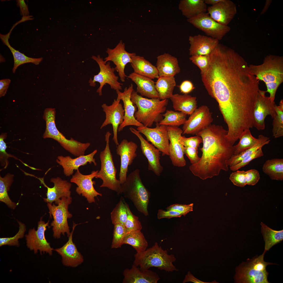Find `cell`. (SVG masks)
Returning a JSON list of instances; mask_svg holds the SVG:
<instances>
[{"mask_svg":"<svg viewBox=\"0 0 283 283\" xmlns=\"http://www.w3.org/2000/svg\"><path fill=\"white\" fill-rule=\"evenodd\" d=\"M181 143L184 147H189L198 148L200 144L202 143V138L197 135L186 138L182 136L180 138Z\"/></svg>","mask_w":283,"mask_h":283,"instance_id":"obj_53","label":"cell"},{"mask_svg":"<svg viewBox=\"0 0 283 283\" xmlns=\"http://www.w3.org/2000/svg\"><path fill=\"white\" fill-rule=\"evenodd\" d=\"M128 204L124 199L121 197L119 201L111 213V217L112 224H125L127 217Z\"/></svg>","mask_w":283,"mask_h":283,"instance_id":"obj_44","label":"cell"},{"mask_svg":"<svg viewBox=\"0 0 283 283\" xmlns=\"http://www.w3.org/2000/svg\"><path fill=\"white\" fill-rule=\"evenodd\" d=\"M91 58L97 63L100 71L98 74L94 76L93 80L91 79L90 80L89 83L90 85L93 86L96 85V82L100 83V86L96 91L99 95H102V89L103 86L106 84H109L111 89L116 91L122 90V86L123 84L118 82V77L114 73L115 68L111 67L110 61L106 63L103 58L101 57L100 55L97 56H92Z\"/></svg>","mask_w":283,"mask_h":283,"instance_id":"obj_10","label":"cell"},{"mask_svg":"<svg viewBox=\"0 0 283 283\" xmlns=\"http://www.w3.org/2000/svg\"><path fill=\"white\" fill-rule=\"evenodd\" d=\"M182 214L178 212L173 210H159L157 213V217L159 219L163 218L170 219L172 217H180Z\"/></svg>","mask_w":283,"mask_h":283,"instance_id":"obj_57","label":"cell"},{"mask_svg":"<svg viewBox=\"0 0 283 283\" xmlns=\"http://www.w3.org/2000/svg\"><path fill=\"white\" fill-rule=\"evenodd\" d=\"M9 79H4L0 80V97L4 96L6 94L10 83Z\"/></svg>","mask_w":283,"mask_h":283,"instance_id":"obj_59","label":"cell"},{"mask_svg":"<svg viewBox=\"0 0 283 283\" xmlns=\"http://www.w3.org/2000/svg\"><path fill=\"white\" fill-rule=\"evenodd\" d=\"M262 170L272 180H283V159H274L266 160L263 165Z\"/></svg>","mask_w":283,"mask_h":283,"instance_id":"obj_38","label":"cell"},{"mask_svg":"<svg viewBox=\"0 0 283 283\" xmlns=\"http://www.w3.org/2000/svg\"><path fill=\"white\" fill-rule=\"evenodd\" d=\"M193 203L188 205L175 204L170 205L166 210H173L181 213L185 216L188 213L193 210Z\"/></svg>","mask_w":283,"mask_h":283,"instance_id":"obj_54","label":"cell"},{"mask_svg":"<svg viewBox=\"0 0 283 283\" xmlns=\"http://www.w3.org/2000/svg\"><path fill=\"white\" fill-rule=\"evenodd\" d=\"M128 215L126 222L124 225L126 233L135 231H141L142 227L139 217L134 215L131 212L128 204L127 206Z\"/></svg>","mask_w":283,"mask_h":283,"instance_id":"obj_48","label":"cell"},{"mask_svg":"<svg viewBox=\"0 0 283 283\" xmlns=\"http://www.w3.org/2000/svg\"><path fill=\"white\" fill-rule=\"evenodd\" d=\"M156 123L154 128L143 126L138 127L137 130L144 134L147 141L158 149L162 156L169 155V143L167 126L160 125L159 122Z\"/></svg>","mask_w":283,"mask_h":283,"instance_id":"obj_16","label":"cell"},{"mask_svg":"<svg viewBox=\"0 0 283 283\" xmlns=\"http://www.w3.org/2000/svg\"><path fill=\"white\" fill-rule=\"evenodd\" d=\"M189 59L193 63L199 67L200 70L201 75L206 72L209 64V55L191 56Z\"/></svg>","mask_w":283,"mask_h":283,"instance_id":"obj_50","label":"cell"},{"mask_svg":"<svg viewBox=\"0 0 283 283\" xmlns=\"http://www.w3.org/2000/svg\"><path fill=\"white\" fill-rule=\"evenodd\" d=\"M249 66L257 79L265 84L266 92L269 94L271 101L274 102L277 90L283 82V57L270 55L265 58L262 64Z\"/></svg>","mask_w":283,"mask_h":283,"instance_id":"obj_3","label":"cell"},{"mask_svg":"<svg viewBox=\"0 0 283 283\" xmlns=\"http://www.w3.org/2000/svg\"><path fill=\"white\" fill-rule=\"evenodd\" d=\"M78 224L73 222L72 230L68 237V241L61 248L54 250L61 256L63 264L67 266L76 267L84 261L83 256L78 251L72 240L74 230Z\"/></svg>","mask_w":283,"mask_h":283,"instance_id":"obj_26","label":"cell"},{"mask_svg":"<svg viewBox=\"0 0 283 283\" xmlns=\"http://www.w3.org/2000/svg\"><path fill=\"white\" fill-rule=\"evenodd\" d=\"M276 115L273 118L272 132L273 136L277 138L283 136V100L280 101L279 105L275 104Z\"/></svg>","mask_w":283,"mask_h":283,"instance_id":"obj_45","label":"cell"},{"mask_svg":"<svg viewBox=\"0 0 283 283\" xmlns=\"http://www.w3.org/2000/svg\"><path fill=\"white\" fill-rule=\"evenodd\" d=\"M261 232L265 242L264 250L268 251L275 245L281 242L283 240V230L277 231L268 227L262 222Z\"/></svg>","mask_w":283,"mask_h":283,"instance_id":"obj_37","label":"cell"},{"mask_svg":"<svg viewBox=\"0 0 283 283\" xmlns=\"http://www.w3.org/2000/svg\"><path fill=\"white\" fill-rule=\"evenodd\" d=\"M47 189V198H43L44 201L51 204L54 202L58 205L59 201L63 197H70L71 192L70 190L72 184L66 180H63L59 177L51 179L50 182L54 184V186L50 188L45 183L43 178H37Z\"/></svg>","mask_w":283,"mask_h":283,"instance_id":"obj_25","label":"cell"},{"mask_svg":"<svg viewBox=\"0 0 283 283\" xmlns=\"http://www.w3.org/2000/svg\"><path fill=\"white\" fill-rule=\"evenodd\" d=\"M137 148L135 143L125 139L117 146L116 153L120 156L121 159L119 180L121 184L126 180L128 166L132 164L137 156L136 152Z\"/></svg>","mask_w":283,"mask_h":283,"instance_id":"obj_21","label":"cell"},{"mask_svg":"<svg viewBox=\"0 0 283 283\" xmlns=\"http://www.w3.org/2000/svg\"><path fill=\"white\" fill-rule=\"evenodd\" d=\"M7 136V133H3L0 136V159L1 165L6 168L8 164V159L9 157L18 159L15 157L8 154L6 151L7 148L6 143L4 141Z\"/></svg>","mask_w":283,"mask_h":283,"instance_id":"obj_49","label":"cell"},{"mask_svg":"<svg viewBox=\"0 0 283 283\" xmlns=\"http://www.w3.org/2000/svg\"><path fill=\"white\" fill-rule=\"evenodd\" d=\"M49 222L45 223L42 220V217L38 222L37 229L34 228L29 230L28 234L25 235L26 246L30 251H33L35 254L40 251V254L42 253L52 255L53 249L51 247L50 243L47 241L45 236L46 227H49Z\"/></svg>","mask_w":283,"mask_h":283,"instance_id":"obj_15","label":"cell"},{"mask_svg":"<svg viewBox=\"0 0 283 283\" xmlns=\"http://www.w3.org/2000/svg\"><path fill=\"white\" fill-rule=\"evenodd\" d=\"M133 264L143 271L155 267L167 272L178 271L173 264L176 259L174 255L169 254L167 250L163 249L157 242L151 247L134 255Z\"/></svg>","mask_w":283,"mask_h":283,"instance_id":"obj_5","label":"cell"},{"mask_svg":"<svg viewBox=\"0 0 283 283\" xmlns=\"http://www.w3.org/2000/svg\"><path fill=\"white\" fill-rule=\"evenodd\" d=\"M227 132L221 126L211 124L196 134L202 138L203 146L199 161L189 167L194 176L204 180L218 176L222 170L228 171L227 162L234 149L233 144L225 137Z\"/></svg>","mask_w":283,"mask_h":283,"instance_id":"obj_2","label":"cell"},{"mask_svg":"<svg viewBox=\"0 0 283 283\" xmlns=\"http://www.w3.org/2000/svg\"><path fill=\"white\" fill-rule=\"evenodd\" d=\"M207 11L214 20L222 25L228 26L237 13L236 5L230 0H221L213 6L208 7Z\"/></svg>","mask_w":283,"mask_h":283,"instance_id":"obj_24","label":"cell"},{"mask_svg":"<svg viewBox=\"0 0 283 283\" xmlns=\"http://www.w3.org/2000/svg\"><path fill=\"white\" fill-rule=\"evenodd\" d=\"M98 171V170L93 171L90 174L84 175L78 169L70 179L71 182L75 184L77 186L76 189V192L86 198L89 203L95 202V198L97 196L102 195L101 193L95 189L94 185L95 184V182L92 181V179L96 176Z\"/></svg>","mask_w":283,"mask_h":283,"instance_id":"obj_18","label":"cell"},{"mask_svg":"<svg viewBox=\"0 0 283 283\" xmlns=\"http://www.w3.org/2000/svg\"><path fill=\"white\" fill-rule=\"evenodd\" d=\"M207 8L204 0H181L178 4L179 9L187 19L206 13Z\"/></svg>","mask_w":283,"mask_h":283,"instance_id":"obj_35","label":"cell"},{"mask_svg":"<svg viewBox=\"0 0 283 283\" xmlns=\"http://www.w3.org/2000/svg\"><path fill=\"white\" fill-rule=\"evenodd\" d=\"M155 84L156 90L161 100L170 98L176 85L174 77L159 76Z\"/></svg>","mask_w":283,"mask_h":283,"instance_id":"obj_36","label":"cell"},{"mask_svg":"<svg viewBox=\"0 0 283 283\" xmlns=\"http://www.w3.org/2000/svg\"><path fill=\"white\" fill-rule=\"evenodd\" d=\"M122 193L133 203L138 211L145 216L149 215L148 207L150 193L142 182L139 169L129 173L126 181L121 184L117 194Z\"/></svg>","mask_w":283,"mask_h":283,"instance_id":"obj_7","label":"cell"},{"mask_svg":"<svg viewBox=\"0 0 283 283\" xmlns=\"http://www.w3.org/2000/svg\"><path fill=\"white\" fill-rule=\"evenodd\" d=\"M187 21L206 35L219 41L221 40L231 29L228 26L222 25L215 21L208 13H201L188 19Z\"/></svg>","mask_w":283,"mask_h":283,"instance_id":"obj_11","label":"cell"},{"mask_svg":"<svg viewBox=\"0 0 283 283\" xmlns=\"http://www.w3.org/2000/svg\"><path fill=\"white\" fill-rule=\"evenodd\" d=\"M14 177L13 175L9 173L6 174L3 177L0 176V201L13 209H15L18 203L13 202L11 200L8 192L13 181Z\"/></svg>","mask_w":283,"mask_h":283,"instance_id":"obj_41","label":"cell"},{"mask_svg":"<svg viewBox=\"0 0 283 283\" xmlns=\"http://www.w3.org/2000/svg\"><path fill=\"white\" fill-rule=\"evenodd\" d=\"M262 149L260 148L252 154L245 157L237 164L230 166V169L233 171H235L248 164L253 159L263 156L264 154Z\"/></svg>","mask_w":283,"mask_h":283,"instance_id":"obj_51","label":"cell"},{"mask_svg":"<svg viewBox=\"0 0 283 283\" xmlns=\"http://www.w3.org/2000/svg\"><path fill=\"white\" fill-rule=\"evenodd\" d=\"M131 100L138 108L134 113L135 118L145 126L151 127L154 123H159L163 119L161 114L166 111L168 99L145 98L133 90Z\"/></svg>","mask_w":283,"mask_h":283,"instance_id":"obj_4","label":"cell"},{"mask_svg":"<svg viewBox=\"0 0 283 283\" xmlns=\"http://www.w3.org/2000/svg\"><path fill=\"white\" fill-rule=\"evenodd\" d=\"M14 26H13L7 34L6 35L0 34V38L2 42L8 47L13 55L14 60V65L12 69L13 73H15L17 68L21 65L25 63H31L36 65H37L39 64L43 59L42 57L32 58L28 57L18 50H16L10 46L8 41V39Z\"/></svg>","mask_w":283,"mask_h":283,"instance_id":"obj_34","label":"cell"},{"mask_svg":"<svg viewBox=\"0 0 283 283\" xmlns=\"http://www.w3.org/2000/svg\"><path fill=\"white\" fill-rule=\"evenodd\" d=\"M189 41L191 56L210 55L219 43L216 39L200 34L190 36Z\"/></svg>","mask_w":283,"mask_h":283,"instance_id":"obj_28","label":"cell"},{"mask_svg":"<svg viewBox=\"0 0 283 283\" xmlns=\"http://www.w3.org/2000/svg\"><path fill=\"white\" fill-rule=\"evenodd\" d=\"M133 90V85L131 84L128 88L125 87L123 92L118 90H116L117 94L116 99L122 101L124 111V121L118 128V132L122 131L127 126H133L138 127L144 126L138 122L134 117L137 107L133 104L131 100V94Z\"/></svg>","mask_w":283,"mask_h":283,"instance_id":"obj_23","label":"cell"},{"mask_svg":"<svg viewBox=\"0 0 283 283\" xmlns=\"http://www.w3.org/2000/svg\"><path fill=\"white\" fill-rule=\"evenodd\" d=\"M106 52L108 56L104 59L106 63L110 61H112L116 65L115 70L118 73L120 80L122 82L125 81L127 76L126 74L124 69L126 65L132 61V56L136 54L135 53H130L125 49V45L122 40H121L116 46L113 49L107 48Z\"/></svg>","mask_w":283,"mask_h":283,"instance_id":"obj_17","label":"cell"},{"mask_svg":"<svg viewBox=\"0 0 283 283\" xmlns=\"http://www.w3.org/2000/svg\"><path fill=\"white\" fill-rule=\"evenodd\" d=\"M120 100L115 99L110 106L104 104L101 105L103 111L106 115V118L100 128L108 124H112L113 132V140L116 146L119 144L117 138V132L119 126L123 123L124 119V111Z\"/></svg>","mask_w":283,"mask_h":283,"instance_id":"obj_20","label":"cell"},{"mask_svg":"<svg viewBox=\"0 0 283 283\" xmlns=\"http://www.w3.org/2000/svg\"><path fill=\"white\" fill-rule=\"evenodd\" d=\"M97 152V150L96 149L89 154L80 156L75 158H72L69 156H59L56 161L63 167L64 175L66 176L69 177L73 174L74 171L79 169L80 167L86 165L88 163H93L95 166H96L97 163L94 157Z\"/></svg>","mask_w":283,"mask_h":283,"instance_id":"obj_27","label":"cell"},{"mask_svg":"<svg viewBox=\"0 0 283 283\" xmlns=\"http://www.w3.org/2000/svg\"><path fill=\"white\" fill-rule=\"evenodd\" d=\"M187 115L181 112L166 110L162 115L164 118L159 123L167 126H179L183 124L187 119Z\"/></svg>","mask_w":283,"mask_h":283,"instance_id":"obj_43","label":"cell"},{"mask_svg":"<svg viewBox=\"0 0 283 283\" xmlns=\"http://www.w3.org/2000/svg\"><path fill=\"white\" fill-rule=\"evenodd\" d=\"M258 139V142L253 147L239 154L233 155L227 162L228 166L230 167L237 164L245 157L252 154L260 148H262L264 145L269 143L270 141L269 138L262 134L259 135Z\"/></svg>","mask_w":283,"mask_h":283,"instance_id":"obj_40","label":"cell"},{"mask_svg":"<svg viewBox=\"0 0 283 283\" xmlns=\"http://www.w3.org/2000/svg\"><path fill=\"white\" fill-rule=\"evenodd\" d=\"M111 134L108 131L105 135L106 145L104 150L100 153L101 168L95 178L102 180V183L100 187L107 188L117 193L120 189L121 184L116 178L117 170L110 148L109 139Z\"/></svg>","mask_w":283,"mask_h":283,"instance_id":"obj_8","label":"cell"},{"mask_svg":"<svg viewBox=\"0 0 283 283\" xmlns=\"http://www.w3.org/2000/svg\"><path fill=\"white\" fill-rule=\"evenodd\" d=\"M266 252L264 250L261 255H256L251 259L243 262L235 269L234 277L236 283H269L268 280L269 273L266 266L277 264L264 261V257Z\"/></svg>","mask_w":283,"mask_h":283,"instance_id":"obj_6","label":"cell"},{"mask_svg":"<svg viewBox=\"0 0 283 283\" xmlns=\"http://www.w3.org/2000/svg\"><path fill=\"white\" fill-rule=\"evenodd\" d=\"M266 92L259 90L254 106L253 126L258 130L264 129L265 120L267 116L270 115L273 118L276 115L275 102H272L265 95Z\"/></svg>","mask_w":283,"mask_h":283,"instance_id":"obj_12","label":"cell"},{"mask_svg":"<svg viewBox=\"0 0 283 283\" xmlns=\"http://www.w3.org/2000/svg\"><path fill=\"white\" fill-rule=\"evenodd\" d=\"M245 174V171L237 170L231 173L229 179L234 185L239 187H243L246 185Z\"/></svg>","mask_w":283,"mask_h":283,"instance_id":"obj_52","label":"cell"},{"mask_svg":"<svg viewBox=\"0 0 283 283\" xmlns=\"http://www.w3.org/2000/svg\"><path fill=\"white\" fill-rule=\"evenodd\" d=\"M221 0H204L205 3L206 4H210L213 6L221 1Z\"/></svg>","mask_w":283,"mask_h":283,"instance_id":"obj_62","label":"cell"},{"mask_svg":"<svg viewBox=\"0 0 283 283\" xmlns=\"http://www.w3.org/2000/svg\"><path fill=\"white\" fill-rule=\"evenodd\" d=\"M175 111L190 115L197 108L196 97L188 94H173L170 98Z\"/></svg>","mask_w":283,"mask_h":283,"instance_id":"obj_32","label":"cell"},{"mask_svg":"<svg viewBox=\"0 0 283 283\" xmlns=\"http://www.w3.org/2000/svg\"><path fill=\"white\" fill-rule=\"evenodd\" d=\"M184 153L190 160L191 164L198 163L200 160L198 155V148L189 147H184Z\"/></svg>","mask_w":283,"mask_h":283,"instance_id":"obj_56","label":"cell"},{"mask_svg":"<svg viewBox=\"0 0 283 283\" xmlns=\"http://www.w3.org/2000/svg\"><path fill=\"white\" fill-rule=\"evenodd\" d=\"M167 128L170 141L169 156L172 163L175 166H184L186 165L184 157V147L180 140L183 130L177 126H167Z\"/></svg>","mask_w":283,"mask_h":283,"instance_id":"obj_19","label":"cell"},{"mask_svg":"<svg viewBox=\"0 0 283 283\" xmlns=\"http://www.w3.org/2000/svg\"><path fill=\"white\" fill-rule=\"evenodd\" d=\"M44 138H51L57 141L65 149L76 157L84 155L90 146L89 143H82L71 138L67 139L57 128L56 124L52 123L47 127L43 135Z\"/></svg>","mask_w":283,"mask_h":283,"instance_id":"obj_14","label":"cell"},{"mask_svg":"<svg viewBox=\"0 0 283 283\" xmlns=\"http://www.w3.org/2000/svg\"><path fill=\"white\" fill-rule=\"evenodd\" d=\"M72 200L70 197H63L59 200L57 205L54 203L52 204L47 203L50 216H52L53 218L50 225L53 227V235L55 238H59L61 234L64 235L66 233L68 237L70 234L67 219L72 216L68 211L69 205Z\"/></svg>","mask_w":283,"mask_h":283,"instance_id":"obj_9","label":"cell"},{"mask_svg":"<svg viewBox=\"0 0 283 283\" xmlns=\"http://www.w3.org/2000/svg\"><path fill=\"white\" fill-rule=\"evenodd\" d=\"M179 88L181 92L184 94H188L195 88L192 83L188 80L183 81Z\"/></svg>","mask_w":283,"mask_h":283,"instance_id":"obj_58","label":"cell"},{"mask_svg":"<svg viewBox=\"0 0 283 283\" xmlns=\"http://www.w3.org/2000/svg\"><path fill=\"white\" fill-rule=\"evenodd\" d=\"M209 64L202 80L209 94L217 102L222 114L236 116L252 110L259 91V81L244 59L219 43L209 55Z\"/></svg>","mask_w":283,"mask_h":283,"instance_id":"obj_1","label":"cell"},{"mask_svg":"<svg viewBox=\"0 0 283 283\" xmlns=\"http://www.w3.org/2000/svg\"><path fill=\"white\" fill-rule=\"evenodd\" d=\"M18 222L19 225V230L18 232L12 237L0 238V247L4 245L15 246L17 247L19 246L18 240L24 237L26 228L24 224L19 221H18Z\"/></svg>","mask_w":283,"mask_h":283,"instance_id":"obj_47","label":"cell"},{"mask_svg":"<svg viewBox=\"0 0 283 283\" xmlns=\"http://www.w3.org/2000/svg\"><path fill=\"white\" fill-rule=\"evenodd\" d=\"M129 129L131 132L140 140L142 154L148 160V170L152 171L156 176H160L163 170L160 161V151L145 139L137 130L132 127Z\"/></svg>","mask_w":283,"mask_h":283,"instance_id":"obj_22","label":"cell"},{"mask_svg":"<svg viewBox=\"0 0 283 283\" xmlns=\"http://www.w3.org/2000/svg\"><path fill=\"white\" fill-rule=\"evenodd\" d=\"M127 77L137 85L136 92L141 95L150 98H159L156 89L155 83L152 79L134 72L129 74Z\"/></svg>","mask_w":283,"mask_h":283,"instance_id":"obj_31","label":"cell"},{"mask_svg":"<svg viewBox=\"0 0 283 283\" xmlns=\"http://www.w3.org/2000/svg\"><path fill=\"white\" fill-rule=\"evenodd\" d=\"M134 73L151 79L159 77L156 67L153 65L143 57L136 55L132 57L130 63Z\"/></svg>","mask_w":283,"mask_h":283,"instance_id":"obj_33","label":"cell"},{"mask_svg":"<svg viewBox=\"0 0 283 283\" xmlns=\"http://www.w3.org/2000/svg\"><path fill=\"white\" fill-rule=\"evenodd\" d=\"M122 244L130 245L135 249L137 253L145 251L148 246V242L141 231L126 233Z\"/></svg>","mask_w":283,"mask_h":283,"instance_id":"obj_39","label":"cell"},{"mask_svg":"<svg viewBox=\"0 0 283 283\" xmlns=\"http://www.w3.org/2000/svg\"><path fill=\"white\" fill-rule=\"evenodd\" d=\"M245 178L246 185H254L260 179L259 172L254 169L248 170L246 171Z\"/></svg>","mask_w":283,"mask_h":283,"instance_id":"obj_55","label":"cell"},{"mask_svg":"<svg viewBox=\"0 0 283 283\" xmlns=\"http://www.w3.org/2000/svg\"><path fill=\"white\" fill-rule=\"evenodd\" d=\"M113 237L111 245V248L116 249L121 247L123 245V242L126 233L124 225L121 224L114 225Z\"/></svg>","mask_w":283,"mask_h":283,"instance_id":"obj_46","label":"cell"},{"mask_svg":"<svg viewBox=\"0 0 283 283\" xmlns=\"http://www.w3.org/2000/svg\"><path fill=\"white\" fill-rule=\"evenodd\" d=\"M238 143L233 146V155H237L251 148L258 142V138H256L252 135L249 129H245L239 138Z\"/></svg>","mask_w":283,"mask_h":283,"instance_id":"obj_42","label":"cell"},{"mask_svg":"<svg viewBox=\"0 0 283 283\" xmlns=\"http://www.w3.org/2000/svg\"><path fill=\"white\" fill-rule=\"evenodd\" d=\"M17 5L18 7L20 8V13L23 16H29V12L28 6L26 4L24 0H17Z\"/></svg>","mask_w":283,"mask_h":283,"instance_id":"obj_60","label":"cell"},{"mask_svg":"<svg viewBox=\"0 0 283 283\" xmlns=\"http://www.w3.org/2000/svg\"><path fill=\"white\" fill-rule=\"evenodd\" d=\"M190 115L183 124V134H196L208 127L213 121L212 113L205 105L197 108Z\"/></svg>","mask_w":283,"mask_h":283,"instance_id":"obj_13","label":"cell"},{"mask_svg":"<svg viewBox=\"0 0 283 283\" xmlns=\"http://www.w3.org/2000/svg\"><path fill=\"white\" fill-rule=\"evenodd\" d=\"M123 274V283H157L160 279L156 272L149 269L142 270L133 264L130 269H124Z\"/></svg>","mask_w":283,"mask_h":283,"instance_id":"obj_29","label":"cell"},{"mask_svg":"<svg viewBox=\"0 0 283 283\" xmlns=\"http://www.w3.org/2000/svg\"><path fill=\"white\" fill-rule=\"evenodd\" d=\"M191 282L195 283H217V282L215 280L211 282H206L201 281L197 279L192 274L190 271L188 272L187 274L185 276V278L183 281V283L186 282Z\"/></svg>","mask_w":283,"mask_h":283,"instance_id":"obj_61","label":"cell"},{"mask_svg":"<svg viewBox=\"0 0 283 283\" xmlns=\"http://www.w3.org/2000/svg\"><path fill=\"white\" fill-rule=\"evenodd\" d=\"M156 63L159 76L174 77L180 72L176 58L168 53L158 56Z\"/></svg>","mask_w":283,"mask_h":283,"instance_id":"obj_30","label":"cell"}]
</instances>
